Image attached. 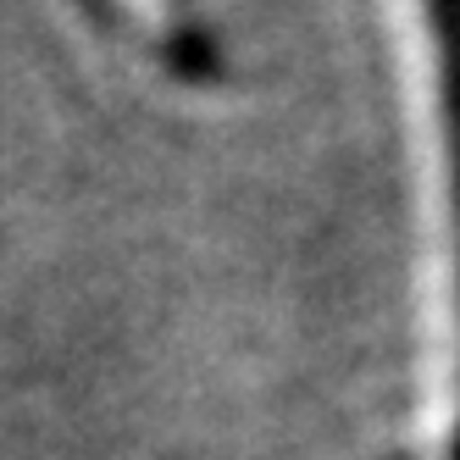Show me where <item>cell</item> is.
<instances>
[{
  "label": "cell",
  "mask_w": 460,
  "mask_h": 460,
  "mask_svg": "<svg viewBox=\"0 0 460 460\" xmlns=\"http://www.w3.org/2000/svg\"><path fill=\"white\" fill-rule=\"evenodd\" d=\"M427 45H433L444 183H449V267H455V383H460V0H421Z\"/></svg>",
  "instance_id": "obj_1"
}]
</instances>
